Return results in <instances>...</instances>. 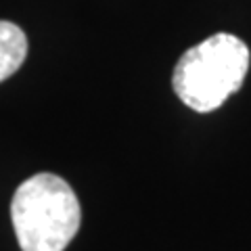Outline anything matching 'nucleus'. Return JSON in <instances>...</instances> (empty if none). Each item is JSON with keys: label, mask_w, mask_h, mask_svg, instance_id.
<instances>
[{"label": "nucleus", "mask_w": 251, "mask_h": 251, "mask_svg": "<svg viewBox=\"0 0 251 251\" xmlns=\"http://www.w3.org/2000/svg\"><path fill=\"white\" fill-rule=\"evenodd\" d=\"M27 57V38L19 25L0 21V82L11 77Z\"/></svg>", "instance_id": "3"}, {"label": "nucleus", "mask_w": 251, "mask_h": 251, "mask_svg": "<svg viewBox=\"0 0 251 251\" xmlns=\"http://www.w3.org/2000/svg\"><path fill=\"white\" fill-rule=\"evenodd\" d=\"M247 69V44L241 38L222 31L205 38L180 57L172 86L186 107L209 113L241 88Z\"/></svg>", "instance_id": "2"}, {"label": "nucleus", "mask_w": 251, "mask_h": 251, "mask_svg": "<svg viewBox=\"0 0 251 251\" xmlns=\"http://www.w3.org/2000/svg\"><path fill=\"white\" fill-rule=\"evenodd\" d=\"M11 218L21 251H65L80 230L82 209L65 180L42 172L15 191Z\"/></svg>", "instance_id": "1"}]
</instances>
